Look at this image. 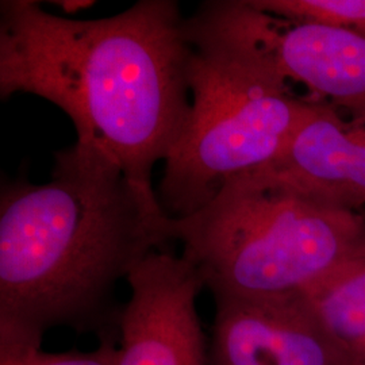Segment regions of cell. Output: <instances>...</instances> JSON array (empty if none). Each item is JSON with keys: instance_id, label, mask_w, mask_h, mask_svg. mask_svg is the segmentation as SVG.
<instances>
[{"instance_id": "obj_1", "label": "cell", "mask_w": 365, "mask_h": 365, "mask_svg": "<svg viewBox=\"0 0 365 365\" xmlns=\"http://www.w3.org/2000/svg\"><path fill=\"white\" fill-rule=\"evenodd\" d=\"M194 53L173 0H140L99 19L60 16L33 0L0 4L1 99L24 92L57 106L78 143L146 190L190 115Z\"/></svg>"}, {"instance_id": "obj_3", "label": "cell", "mask_w": 365, "mask_h": 365, "mask_svg": "<svg viewBox=\"0 0 365 365\" xmlns=\"http://www.w3.org/2000/svg\"><path fill=\"white\" fill-rule=\"evenodd\" d=\"M168 230L214 298H262L312 287L363 241L365 222L264 167L195 214L170 217Z\"/></svg>"}, {"instance_id": "obj_10", "label": "cell", "mask_w": 365, "mask_h": 365, "mask_svg": "<svg viewBox=\"0 0 365 365\" xmlns=\"http://www.w3.org/2000/svg\"><path fill=\"white\" fill-rule=\"evenodd\" d=\"M265 13L341 27L365 38V0H250Z\"/></svg>"}, {"instance_id": "obj_8", "label": "cell", "mask_w": 365, "mask_h": 365, "mask_svg": "<svg viewBox=\"0 0 365 365\" xmlns=\"http://www.w3.org/2000/svg\"><path fill=\"white\" fill-rule=\"evenodd\" d=\"M341 209L365 205V126L345 123L331 106L309 118L268 165Z\"/></svg>"}, {"instance_id": "obj_7", "label": "cell", "mask_w": 365, "mask_h": 365, "mask_svg": "<svg viewBox=\"0 0 365 365\" xmlns=\"http://www.w3.org/2000/svg\"><path fill=\"white\" fill-rule=\"evenodd\" d=\"M214 300L211 365H346L303 292Z\"/></svg>"}, {"instance_id": "obj_2", "label": "cell", "mask_w": 365, "mask_h": 365, "mask_svg": "<svg viewBox=\"0 0 365 365\" xmlns=\"http://www.w3.org/2000/svg\"><path fill=\"white\" fill-rule=\"evenodd\" d=\"M155 190L93 146L56 155L51 182L0 195V344L41 346L53 327L118 342L117 284L170 242Z\"/></svg>"}, {"instance_id": "obj_12", "label": "cell", "mask_w": 365, "mask_h": 365, "mask_svg": "<svg viewBox=\"0 0 365 365\" xmlns=\"http://www.w3.org/2000/svg\"><path fill=\"white\" fill-rule=\"evenodd\" d=\"M93 4V1H58V6L66 11V14L78 13L83 9H88Z\"/></svg>"}, {"instance_id": "obj_11", "label": "cell", "mask_w": 365, "mask_h": 365, "mask_svg": "<svg viewBox=\"0 0 365 365\" xmlns=\"http://www.w3.org/2000/svg\"><path fill=\"white\" fill-rule=\"evenodd\" d=\"M118 342L101 341L91 352L49 353L41 346L0 344V365H117Z\"/></svg>"}, {"instance_id": "obj_5", "label": "cell", "mask_w": 365, "mask_h": 365, "mask_svg": "<svg viewBox=\"0 0 365 365\" xmlns=\"http://www.w3.org/2000/svg\"><path fill=\"white\" fill-rule=\"evenodd\" d=\"M190 42L299 83L365 126V38L351 30L265 13L250 0H211L185 18Z\"/></svg>"}, {"instance_id": "obj_6", "label": "cell", "mask_w": 365, "mask_h": 365, "mask_svg": "<svg viewBox=\"0 0 365 365\" xmlns=\"http://www.w3.org/2000/svg\"><path fill=\"white\" fill-rule=\"evenodd\" d=\"M126 280L130 298L119 318L117 365H211L196 310L205 283L194 265L157 250Z\"/></svg>"}, {"instance_id": "obj_4", "label": "cell", "mask_w": 365, "mask_h": 365, "mask_svg": "<svg viewBox=\"0 0 365 365\" xmlns=\"http://www.w3.org/2000/svg\"><path fill=\"white\" fill-rule=\"evenodd\" d=\"M190 90L191 111L157 191L172 218L195 214L235 178L274 164L322 106L259 66L197 49Z\"/></svg>"}, {"instance_id": "obj_9", "label": "cell", "mask_w": 365, "mask_h": 365, "mask_svg": "<svg viewBox=\"0 0 365 365\" xmlns=\"http://www.w3.org/2000/svg\"><path fill=\"white\" fill-rule=\"evenodd\" d=\"M303 294L346 365H365V237Z\"/></svg>"}]
</instances>
